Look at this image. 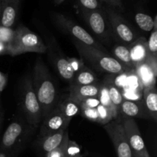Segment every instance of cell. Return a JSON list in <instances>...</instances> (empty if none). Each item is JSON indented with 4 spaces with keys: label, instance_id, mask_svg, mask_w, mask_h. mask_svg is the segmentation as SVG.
<instances>
[{
    "label": "cell",
    "instance_id": "cell-1",
    "mask_svg": "<svg viewBox=\"0 0 157 157\" xmlns=\"http://www.w3.org/2000/svg\"><path fill=\"white\" fill-rule=\"evenodd\" d=\"M32 83L34 91L41 106L43 119L56 107L59 98L55 81L41 58H38L35 61Z\"/></svg>",
    "mask_w": 157,
    "mask_h": 157
},
{
    "label": "cell",
    "instance_id": "cell-2",
    "mask_svg": "<svg viewBox=\"0 0 157 157\" xmlns=\"http://www.w3.org/2000/svg\"><path fill=\"white\" fill-rule=\"evenodd\" d=\"M73 44L81 55V59L87 61L98 71L110 75H123L130 70L112 55H109L108 52L85 45L75 39H73Z\"/></svg>",
    "mask_w": 157,
    "mask_h": 157
},
{
    "label": "cell",
    "instance_id": "cell-3",
    "mask_svg": "<svg viewBox=\"0 0 157 157\" xmlns=\"http://www.w3.org/2000/svg\"><path fill=\"white\" fill-rule=\"evenodd\" d=\"M47 49V46L37 34L21 25L15 29L13 41L8 46V55L17 56L27 52L41 54Z\"/></svg>",
    "mask_w": 157,
    "mask_h": 157
},
{
    "label": "cell",
    "instance_id": "cell-4",
    "mask_svg": "<svg viewBox=\"0 0 157 157\" xmlns=\"http://www.w3.org/2000/svg\"><path fill=\"white\" fill-rule=\"evenodd\" d=\"M20 105L29 125L37 127L42 121L41 106L34 91L30 76L25 78L21 86Z\"/></svg>",
    "mask_w": 157,
    "mask_h": 157
},
{
    "label": "cell",
    "instance_id": "cell-5",
    "mask_svg": "<svg viewBox=\"0 0 157 157\" xmlns=\"http://www.w3.org/2000/svg\"><path fill=\"white\" fill-rule=\"evenodd\" d=\"M54 20L58 26H60L65 32L70 34L78 41L85 44V45L94 47L95 48L107 52V49L101 43L94 39L85 29H83L81 26L67 18V16L62 15V14L56 13L54 15Z\"/></svg>",
    "mask_w": 157,
    "mask_h": 157
},
{
    "label": "cell",
    "instance_id": "cell-6",
    "mask_svg": "<svg viewBox=\"0 0 157 157\" xmlns=\"http://www.w3.org/2000/svg\"><path fill=\"white\" fill-rule=\"evenodd\" d=\"M110 29L120 40L125 44H131L138 38L131 25L111 7H104Z\"/></svg>",
    "mask_w": 157,
    "mask_h": 157
},
{
    "label": "cell",
    "instance_id": "cell-7",
    "mask_svg": "<svg viewBox=\"0 0 157 157\" xmlns=\"http://www.w3.org/2000/svg\"><path fill=\"white\" fill-rule=\"evenodd\" d=\"M104 130L113 143L117 157H134L126 136L122 121L113 120L104 125Z\"/></svg>",
    "mask_w": 157,
    "mask_h": 157
},
{
    "label": "cell",
    "instance_id": "cell-8",
    "mask_svg": "<svg viewBox=\"0 0 157 157\" xmlns=\"http://www.w3.org/2000/svg\"><path fill=\"white\" fill-rule=\"evenodd\" d=\"M84 21L87 22L94 33L102 41H107L110 38V26L104 8L94 11H81Z\"/></svg>",
    "mask_w": 157,
    "mask_h": 157
},
{
    "label": "cell",
    "instance_id": "cell-9",
    "mask_svg": "<svg viewBox=\"0 0 157 157\" xmlns=\"http://www.w3.org/2000/svg\"><path fill=\"white\" fill-rule=\"evenodd\" d=\"M122 124L134 157H150L139 127L133 118L124 117Z\"/></svg>",
    "mask_w": 157,
    "mask_h": 157
},
{
    "label": "cell",
    "instance_id": "cell-10",
    "mask_svg": "<svg viewBox=\"0 0 157 157\" xmlns=\"http://www.w3.org/2000/svg\"><path fill=\"white\" fill-rule=\"evenodd\" d=\"M52 62L60 76L66 81L71 83L77 72L84 65L82 59L68 58L62 53H54Z\"/></svg>",
    "mask_w": 157,
    "mask_h": 157
},
{
    "label": "cell",
    "instance_id": "cell-11",
    "mask_svg": "<svg viewBox=\"0 0 157 157\" xmlns=\"http://www.w3.org/2000/svg\"><path fill=\"white\" fill-rule=\"evenodd\" d=\"M27 134V128L24 123L19 121H15L11 123L2 137L0 150L2 153H1L15 150L16 146L24 140Z\"/></svg>",
    "mask_w": 157,
    "mask_h": 157
},
{
    "label": "cell",
    "instance_id": "cell-12",
    "mask_svg": "<svg viewBox=\"0 0 157 157\" xmlns=\"http://www.w3.org/2000/svg\"><path fill=\"white\" fill-rule=\"evenodd\" d=\"M41 122L38 138L52 134L61 130H67L70 124L63 116L57 105L43 118Z\"/></svg>",
    "mask_w": 157,
    "mask_h": 157
},
{
    "label": "cell",
    "instance_id": "cell-13",
    "mask_svg": "<svg viewBox=\"0 0 157 157\" xmlns=\"http://www.w3.org/2000/svg\"><path fill=\"white\" fill-rule=\"evenodd\" d=\"M140 82L144 88L156 86L157 75V58L149 55L145 61L134 67Z\"/></svg>",
    "mask_w": 157,
    "mask_h": 157
},
{
    "label": "cell",
    "instance_id": "cell-14",
    "mask_svg": "<svg viewBox=\"0 0 157 157\" xmlns=\"http://www.w3.org/2000/svg\"><path fill=\"white\" fill-rule=\"evenodd\" d=\"M20 0H6L0 6V26L12 28L18 18Z\"/></svg>",
    "mask_w": 157,
    "mask_h": 157
},
{
    "label": "cell",
    "instance_id": "cell-15",
    "mask_svg": "<svg viewBox=\"0 0 157 157\" xmlns=\"http://www.w3.org/2000/svg\"><path fill=\"white\" fill-rule=\"evenodd\" d=\"M118 113L124 117L148 118L150 117L142 101H132L124 100L118 108Z\"/></svg>",
    "mask_w": 157,
    "mask_h": 157
},
{
    "label": "cell",
    "instance_id": "cell-16",
    "mask_svg": "<svg viewBox=\"0 0 157 157\" xmlns=\"http://www.w3.org/2000/svg\"><path fill=\"white\" fill-rule=\"evenodd\" d=\"M100 85L101 84H90V85H81V86H71L69 89V94L67 95L69 98L75 100V101L81 102L87 98H98L99 94Z\"/></svg>",
    "mask_w": 157,
    "mask_h": 157
},
{
    "label": "cell",
    "instance_id": "cell-17",
    "mask_svg": "<svg viewBox=\"0 0 157 157\" xmlns=\"http://www.w3.org/2000/svg\"><path fill=\"white\" fill-rule=\"evenodd\" d=\"M127 47L130 50V57L134 67L136 64L145 61L148 58L147 41L144 37H138Z\"/></svg>",
    "mask_w": 157,
    "mask_h": 157
},
{
    "label": "cell",
    "instance_id": "cell-18",
    "mask_svg": "<svg viewBox=\"0 0 157 157\" xmlns=\"http://www.w3.org/2000/svg\"><path fill=\"white\" fill-rule=\"evenodd\" d=\"M66 130H61L52 134L38 138V144L40 150L46 155L49 152L59 147L64 139Z\"/></svg>",
    "mask_w": 157,
    "mask_h": 157
},
{
    "label": "cell",
    "instance_id": "cell-19",
    "mask_svg": "<svg viewBox=\"0 0 157 157\" xmlns=\"http://www.w3.org/2000/svg\"><path fill=\"white\" fill-rule=\"evenodd\" d=\"M57 107H58L63 116L69 122H71L74 117L80 114V110H81L80 104L69 98L68 95L58 101Z\"/></svg>",
    "mask_w": 157,
    "mask_h": 157
},
{
    "label": "cell",
    "instance_id": "cell-20",
    "mask_svg": "<svg viewBox=\"0 0 157 157\" xmlns=\"http://www.w3.org/2000/svg\"><path fill=\"white\" fill-rule=\"evenodd\" d=\"M144 105L149 117L154 121L157 119V91L156 86L144 88Z\"/></svg>",
    "mask_w": 157,
    "mask_h": 157
},
{
    "label": "cell",
    "instance_id": "cell-21",
    "mask_svg": "<svg viewBox=\"0 0 157 157\" xmlns=\"http://www.w3.org/2000/svg\"><path fill=\"white\" fill-rule=\"evenodd\" d=\"M98 82V78L93 71L84 65L75 75L71 86L90 85Z\"/></svg>",
    "mask_w": 157,
    "mask_h": 157
},
{
    "label": "cell",
    "instance_id": "cell-22",
    "mask_svg": "<svg viewBox=\"0 0 157 157\" xmlns=\"http://www.w3.org/2000/svg\"><path fill=\"white\" fill-rule=\"evenodd\" d=\"M104 83L106 85V87H107L110 101L113 104V106H115L118 110L119 107L124 100L122 92L120 90L119 87L111 80L106 78L104 80Z\"/></svg>",
    "mask_w": 157,
    "mask_h": 157
},
{
    "label": "cell",
    "instance_id": "cell-23",
    "mask_svg": "<svg viewBox=\"0 0 157 157\" xmlns=\"http://www.w3.org/2000/svg\"><path fill=\"white\" fill-rule=\"evenodd\" d=\"M112 54L115 59L117 60L123 64L127 66L129 69L134 67L130 57V50L128 47L125 45H116L112 48Z\"/></svg>",
    "mask_w": 157,
    "mask_h": 157
},
{
    "label": "cell",
    "instance_id": "cell-24",
    "mask_svg": "<svg viewBox=\"0 0 157 157\" xmlns=\"http://www.w3.org/2000/svg\"><path fill=\"white\" fill-rule=\"evenodd\" d=\"M98 98L99 99L100 104H101V105L104 106V107H107L108 109H110V110H111L112 113H113V116H114L115 120L117 119L118 116H119L118 110L115 106H113V104H112L111 101H110L107 87H106V85L104 84V82H103L102 84H101V85H100V90Z\"/></svg>",
    "mask_w": 157,
    "mask_h": 157
},
{
    "label": "cell",
    "instance_id": "cell-25",
    "mask_svg": "<svg viewBox=\"0 0 157 157\" xmlns=\"http://www.w3.org/2000/svg\"><path fill=\"white\" fill-rule=\"evenodd\" d=\"M136 25L144 32H151L154 26V18L144 12H137L134 16Z\"/></svg>",
    "mask_w": 157,
    "mask_h": 157
},
{
    "label": "cell",
    "instance_id": "cell-26",
    "mask_svg": "<svg viewBox=\"0 0 157 157\" xmlns=\"http://www.w3.org/2000/svg\"><path fill=\"white\" fill-rule=\"evenodd\" d=\"M147 51L150 56L157 58V16L154 17V26L147 41Z\"/></svg>",
    "mask_w": 157,
    "mask_h": 157
},
{
    "label": "cell",
    "instance_id": "cell-27",
    "mask_svg": "<svg viewBox=\"0 0 157 157\" xmlns=\"http://www.w3.org/2000/svg\"><path fill=\"white\" fill-rule=\"evenodd\" d=\"M97 110L98 113V124L105 125L110 121L115 120L113 113L107 107L99 104L97 107Z\"/></svg>",
    "mask_w": 157,
    "mask_h": 157
},
{
    "label": "cell",
    "instance_id": "cell-28",
    "mask_svg": "<svg viewBox=\"0 0 157 157\" xmlns=\"http://www.w3.org/2000/svg\"><path fill=\"white\" fill-rule=\"evenodd\" d=\"M80 11H94L103 9L100 0H76Z\"/></svg>",
    "mask_w": 157,
    "mask_h": 157
},
{
    "label": "cell",
    "instance_id": "cell-29",
    "mask_svg": "<svg viewBox=\"0 0 157 157\" xmlns=\"http://www.w3.org/2000/svg\"><path fill=\"white\" fill-rule=\"evenodd\" d=\"M69 141V136L68 133L66 130L65 133H64V139H63L62 142H61V145L53 150L52 151L49 152L48 153L45 155V157H63L65 154L66 147H67V144Z\"/></svg>",
    "mask_w": 157,
    "mask_h": 157
},
{
    "label": "cell",
    "instance_id": "cell-30",
    "mask_svg": "<svg viewBox=\"0 0 157 157\" xmlns=\"http://www.w3.org/2000/svg\"><path fill=\"white\" fill-rule=\"evenodd\" d=\"M15 35V29L0 26V41L9 46L13 41Z\"/></svg>",
    "mask_w": 157,
    "mask_h": 157
},
{
    "label": "cell",
    "instance_id": "cell-31",
    "mask_svg": "<svg viewBox=\"0 0 157 157\" xmlns=\"http://www.w3.org/2000/svg\"><path fill=\"white\" fill-rule=\"evenodd\" d=\"M80 107H81L80 114L81 115V117L92 122L98 123V113L97 108H91L83 105H80Z\"/></svg>",
    "mask_w": 157,
    "mask_h": 157
},
{
    "label": "cell",
    "instance_id": "cell-32",
    "mask_svg": "<svg viewBox=\"0 0 157 157\" xmlns=\"http://www.w3.org/2000/svg\"><path fill=\"white\" fill-rule=\"evenodd\" d=\"M65 155L67 157H77L82 155L81 153V147L75 141L69 140L65 150Z\"/></svg>",
    "mask_w": 157,
    "mask_h": 157
},
{
    "label": "cell",
    "instance_id": "cell-33",
    "mask_svg": "<svg viewBox=\"0 0 157 157\" xmlns=\"http://www.w3.org/2000/svg\"><path fill=\"white\" fill-rule=\"evenodd\" d=\"M99 104H100L99 99L98 98H87V99L80 102V105L85 106V107H91V108H97Z\"/></svg>",
    "mask_w": 157,
    "mask_h": 157
},
{
    "label": "cell",
    "instance_id": "cell-34",
    "mask_svg": "<svg viewBox=\"0 0 157 157\" xmlns=\"http://www.w3.org/2000/svg\"><path fill=\"white\" fill-rule=\"evenodd\" d=\"M101 1L110 6V7L118 8L121 10L124 9V5H123L122 0H101Z\"/></svg>",
    "mask_w": 157,
    "mask_h": 157
},
{
    "label": "cell",
    "instance_id": "cell-35",
    "mask_svg": "<svg viewBox=\"0 0 157 157\" xmlns=\"http://www.w3.org/2000/svg\"><path fill=\"white\" fill-rule=\"evenodd\" d=\"M6 82H7L6 75L0 71V92H2L4 90L5 87L6 85Z\"/></svg>",
    "mask_w": 157,
    "mask_h": 157
},
{
    "label": "cell",
    "instance_id": "cell-36",
    "mask_svg": "<svg viewBox=\"0 0 157 157\" xmlns=\"http://www.w3.org/2000/svg\"><path fill=\"white\" fill-rule=\"evenodd\" d=\"M8 55V46L0 41V55Z\"/></svg>",
    "mask_w": 157,
    "mask_h": 157
},
{
    "label": "cell",
    "instance_id": "cell-37",
    "mask_svg": "<svg viewBox=\"0 0 157 157\" xmlns=\"http://www.w3.org/2000/svg\"><path fill=\"white\" fill-rule=\"evenodd\" d=\"M64 1V0H55V2L56 5H58V4H61V3L63 2Z\"/></svg>",
    "mask_w": 157,
    "mask_h": 157
},
{
    "label": "cell",
    "instance_id": "cell-38",
    "mask_svg": "<svg viewBox=\"0 0 157 157\" xmlns=\"http://www.w3.org/2000/svg\"><path fill=\"white\" fill-rule=\"evenodd\" d=\"M0 157H6V155L3 154V153H0Z\"/></svg>",
    "mask_w": 157,
    "mask_h": 157
},
{
    "label": "cell",
    "instance_id": "cell-39",
    "mask_svg": "<svg viewBox=\"0 0 157 157\" xmlns=\"http://www.w3.org/2000/svg\"><path fill=\"white\" fill-rule=\"evenodd\" d=\"M4 1H6V0H0V2H4Z\"/></svg>",
    "mask_w": 157,
    "mask_h": 157
},
{
    "label": "cell",
    "instance_id": "cell-40",
    "mask_svg": "<svg viewBox=\"0 0 157 157\" xmlns=\"http://www.w3.org/2000/svg\"><path fill=\"white\" fill-rule=\"evenodd\" d=\"M77 157H83V155H81V156H77Z\"/></svg>",
    "mask_w": 157,
    "mask_h": 157
},
{
    "label": "cell",
    "instance_id": "cell-41",
    "mask_svg": "<svg viewBox=\"0 0 157 157\" xmlns=\"http://www.w3.org/2000/svg\"><path fill=\"white\" fill-rule=\"evenodd\" d=\"M63 157H67V156H66V155H65V154H64V156H63Z\"/></svg>",
    "mask_w": 157,
    "mask_h": 157
},
{
    "label": "cell",
    "instance_id": "cell-42",
    "mask_svg": "<svg viewBox=\"0 0 157 157\" xmlns=\"http://www.w3.org/2000/svg\"><path fill=\"white\" fill-rule=\"evenodd\" d=\"M0 6H1V2H0Z\"/></svg>",
    "mask_w": 157,
    "mask_h": 157
},
{
    "label": "cell",
    "instance_id": "cell-43",
    "mask_svg": "<svg viewBox=\"0 0 157 157\" xmlns=\"http://www.w3.org/2000/svg\"><path fill=\"white\" fill-rule=\"evenodd\" d=\"M0 117H1V116H0Z\"/></svg>",
    "mask_w": 157,
    "mask_h": 157
}]
</instances>
